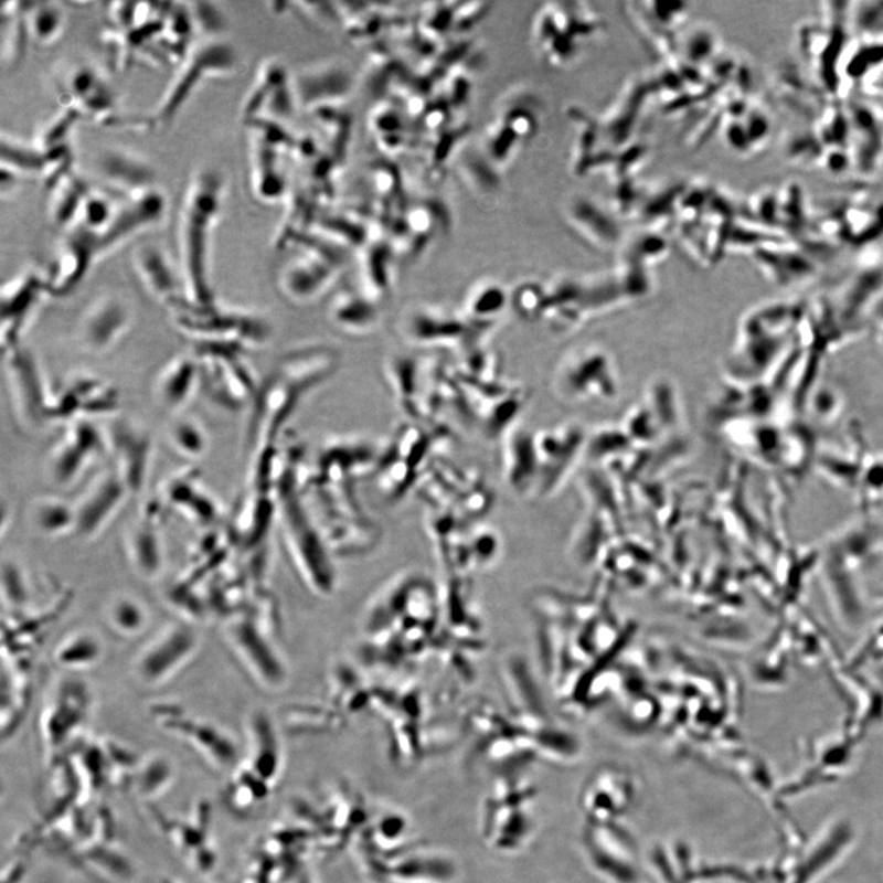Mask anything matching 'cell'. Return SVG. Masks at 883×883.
<instances>
[{"instance_id": "6da1fadb", "label": "cell", "mask_w": 883, "mask_h": 883, "mask_svg": "<svg viewBox=\"0 0 883 883\" xmlns=\"http://www.w3.org/2000/svg\"><path fill=\"white\" fill-rule=\"evenodd\" d=\"M341 364V352L313 344L287 352L254 397L249 439L254 448L279 444L283 429L304 397L330 377Z\"/></svg>"}, {"instance_id": "7a4b0ae2", "label": "cell", "mask_w": 883, "mask_h": 883, "mask_svg": "<svg viewBox=\"0 0 883 883\" xmlns=\"http://www.w3.org/2000/svg\"><path fill=\"white\" fill-rule=\"evenodd\" d=\"M225 192L223 173L214 168L198 170L184 188L177 216L180 272L188 297L201 305L215 302L210 256Z\"/></svg>"}, {"instance_id": "3957f363", "label": "cell", "mask_w": 883, "mask_h": 883, "mask_svg": "<svg viewBox=\"0 0 883 883\" xmlns=\"http://www.w3.org/2000/svg\"><path fill=\"white\" fill-rule=\"evenodd\" d=\"M236 65L237 53L228 42L208 36L194 43L160 102L146 115L129 118L121 116L116 126L155 130L169 127L199 87L214 77L228 75L235 71Z\"/></svg>"}, {"instance_id": "277c9868", "label": "cell", "mask_w": 883, "mask_h": 883, "mask_svg": "<svg viewBox=\"0 0 883 883\" xmlns=\"http://www.w3.org/2000/svg\"><path fill=\"white\" fill-rule=\"evenodd\" d=\"M278 513L280 517L287 551L294 565L306 584L317 595L333 592L336 576L327 556L325 540L309 517L305 502L298 492L297 472L286 474L276 489Z\"/></svg>"}, {"instance_id": "5b68a950", "label": "cell", "mask_w": 883, "mask_h": 883, "mask_svg": "<svg viewBox=\"0 0 883 883\" xmlns=\"http://www.w3.org/2000/svg\"><path fill=\"white\" fill-rule=\"evenodd\" d=\"M166 206L168 202L158 187L121 196L114 217L103 230L96 232L82 228L66 230L62 246L85 267L92 269L106 254L160 224Z\"/></svg>"}, {"instance_id": "8992f818", "label": "cell", "mask_w": 883, "mask_h": 883, "mask_svg": "<svg viewBox=\"0 0 883 883\" xmlns=\"http://www.w3.org/2000/svg\"><path fill=\"white\" fill-rule=\"evenodd\" d=\"M170 309L177 325L201 341L237 342L249 349L263 347L272 338L267 320L236 308H221L216 302L201 305L187 297Z\"/></svg>"}, {"instance_id": "52a82bcc", "label": "cell", "mask_w": 883, "mask_h": 883, "mask_svg": "<svg viewBox=\"0 0 883 883\" xmlns=\"http://www.w3.org/2000/svg\"><path fill=\"white\" fill-rule=\"evenodd\" d=\"M775 304L755 309L744 318L738 330L737 344L728 360V370L734 380L751 381L762 374L780 351L783 340L777 336H786L783 329H790L794 322L795 307Z\"/></svg>"}, {"instance_id": "ba28073f", "label": "cell", "mask_w": 883, "mask_h": 883, "mask_svg": "<svg viewBox=\"0 0 883 883\" xmlns=\"http://www.w3.org/2000/svg\"><path fill=\"white\" fill-rule=\"evenodd\" d=\"M554 391L568 404L614 400L620 392V380L610 353L595 345L572 350L557 364Z\"/></svg>"}, {"instance_id": "9c48e42d", "label": "cell", "mask_w": 883, "mask_h": 883, "mask_svg": "<svg viewBox=\"0 0 883 883\" xmlns=\"http://www.w3.org/2000/svg\"><path fill=\"white\" fill-rule=\"evenodd\" d=\"M403 339L426 349H451L466 353L488 340L460 311L417 305L406 309L400 322Z\"/></svg>"}, {"instance_id": "30bf717a", "label": "cell", "mask_w": 883, "mask_h": 883, "mask_svg": "<svg viewBox=\"0 0 883 883\" xmlns=\"http://www.w3.org/2000/svg\"><path fill=\"white\" fill-rule=\"evenodd\" d=\"M7 374L11 402L22 427L38 429L53 423V395L35 357L17 345L8 349Z\"/></svg>"}, {"instance_id": "8fae6325", "label": "cell", "mask_w": 883, "mask_h": 883, "mask_svg": "<svg viewBox=\"0 0 883 883\" xmlns=\"http://www.w3.org/2000/svg\"><path fill=\"white\" fill-rule=\"evenodd\" d=\"M106 455H109L107 433L88 418L75 419L51 451L50 479L60 488H70Z\"/></svg>"}, {"instance_id": "7c38bea8", "label": "cell", "mask_w": 883, "mask_h": 883, "mask_svg": "<svg viewBox=\"0 0 883 883\" xmlns=\"http://www.w3.org/2000/svg\"><path fill=\"white\" fill-rule=\"evenodd\" d=\"M57 87L63 106L76 110L83 118L115 126L121 117L113 86L92 64L79 62L64 66L57 75Z\"/></svg>"}, {"instance_id": "4fadbf2b", "label": "cell", "mask_w": 883, "mask_h": 883, "mask_svg": "<svg viewBox=\"0 0 883 883\" xmlns=\"http://www.w3.org/2000/svg\"><path fill=\"white\" fill-rule=\"evenodd\" d=\"M199 640L191 627L172 624L164 627L136 658L137 679L147 687H157L183 669L196 653Z\"/></svg>"}, {"instance_id": "5bb4252c", "label": "cell", "mask_w": 883, "mask_h": 883, "mask_svg": "<svg viewBox=\"0 0 883 883\" xmlns=\"http://www.w3.org/2000/svg\"><path fill=\"white\" fill-rule=\"evenodd\" d=\"M135 322L127 298L105 295L85 309L76 329L77 344L91 355H104L124 340Z\"/></svg>"}, {"instance_id": "9a60e30c", "label": "cell", "mask_w": 883, "mask_h": 883, "mask_svg": "<svg viewBox=\"0 0 883 883\" xmlns=\"http://www.w3.org/2000/svg\"><path fill=\"white\" fill-rule=\"evenodd\" d=\"M228 645L234 649L258 683L276 689L284 682L286 673L278 653L269 642L268 632L251 617L236 616L225 628Z\"/></svg>"}, {"instance_id": "2e32d148", "label": "cell", "mask_w": 883, "mask_h": 883, "mask_svg": "<svg viewBox=\"0 0 883 883\" xmlns=\"http://www.w3.org/2000/svg\"><path fill=\"white\" fill-rule=\"evenodd\" d=\"M130 492L114 466L99 471L74 503L75 533L82 538L102 534Z\"/></svg>"}, {"instance_id": "e0dca14e", "label": "cell", "mask_w": 883, "mask_h": 883, "mask_svg": "<svg viewBox=\"0 0 883 883\" xmlns=\"http://www.w3.org/2000/svg\"><path fill=\"white\" fill-rule=\"evenodd\" d=\"M587 438L577 425H565L535 435L539 460L536 494L555 492L585 450Z\"/></svg>"}, {"instance_id": "ac0fdd59", "label": "cell", "mask_w": 883, "mask_h": 883, "mask_svg": "<svg viewBox=\"0 0 883 883\" xmlns=\"http://www.w3.org/2000/svg\"><path fill=\"white\" fill-rule=\"evenodd\" d=\"M118 407V393L113 385L93 375L79 374L53 395V423L70 424L75 419L107 415Z\"/></svg>"}, {"instance_id": "d6986e66", "label": "cell", "mask_w": 883, "mask_h": 883, "mask_svg": "<svg viewBox=\"0 0 883 883\" xmlns=\"http://www.w3.org/2000/svg\"><path fill=\"white\" fill-rule=\"evenodd\" d=\"M389 446L364 438H339L328 444L318 459L316 477L331 482H351L359 475L377 471Z\"/></svg>"}, {"instance_id": "ffe728a7", "label": "cell", "mask_w": 883, "mask_h": 883, "mask_svg": "<svg viewBox=\"0 0 883 883\" xmlns=\"http://www.w3.org/2000/svg\"><path fill=\"white\" fill-rule=\"evenodd\" d=\"M50 295L49 276L33 270L22 273L4 285L2 292L4 348L20 345L22 330L30 317L43 297Z\"/></svg>"}, {"instance_id": "44dd1931", "label": "cell", "mask_w": 883, "mask_h": 883, "mask_svg": "<svg viewBox=\"0 0 883 883\" xmlns=\"http://www.w3.org/2000/svg\"><path fill=\"white\" fill-rule=\"evenodd\" d=\"M109 455L120 478L132 493H138L148 479L151 439L146 430L128 422H118L107 430Z\"/></svg>"}, {"instance_id": "7402d4cb", "label": "cell", "mask_w": 883, "mask_h": 883, "mask_svg": "<svg viewBox=\"0 0 883 883\" xmlns=\"http://www.w3.org/2000/svg\"><path fill=\"white\" fill-rule=\"evenodd\" d=\"M429 358L394 355L386 360L384 371L395 400L415 424L428 425L427 389Z\"/></svg>"}, {"instance_id": "603a6c76", "label": "cell", "mask_w": 883, "mask_h": 883, "mask_svg": "<svg viewBox=\"0 0 883 883\" xmlns=\"http://www.w3.org/2000/svg\"><path fill=\"white\" fill-rule=\"evenodd\" d=\"M337 263L300 259L286 264L278 276V290L294 306L316 304L330 292L337 281Z\"/></svg>"}, {"instance_id": "cb8c5ba5", "label": "cell", "mask_w": 883, "mask_h": 883, "mask_svg": "<svg viewBox=\"0 0 883 883\" xmlns=\"http://www.w3.org/2000/svg\"><path fill=\"white\" fill-rule=\"evenodd\" d=\"M132 264L142 286L160 302L171 308L188 297L181 272L158 246L137 249Z\"/></svg>"}, {"instance_id": "d4e9b609", "label": "cell", "mask_w": 883, "mask_h": 883, "mask_svg": "<svg viewBox=\"0 0 883 883\" xmlns=\"http://www.w3.org/2000/svg\"><path fill=\"white\" fill-rule=\"evenodd\" d=\"M503 477L518 494L535 493L539 460L535 435L524 427L513 426L502 437Z\"/></svg>"}, {"instance_id": "484cf974", "label": "cell", "mask_w": 883, "mask_h": 883, "mask_svg": "<svg viewBox=\"0 0 883 883\" xmlns=\"http://www.w3.org/2000/svg\"><path fill=\"white\" fill-rule=\"evenodd\" d=\"M383 313V305L375 302L361 290H339L330 297L327 317L340 333L363 338L377 330Z\"/></svg>"}, {"instance_id": "4316f807", "label": "cell", "mask_w": 883, "mask_h": 883, "mask_svg": "<svg viewBox=\"0 0 883 883\" xmlns=\"http://www.w3.org/2000/svg\"><path fill=\"white\" fill-rule=\"evenodd\" d=\"M53 698L43 713V737L51 747H58L83 723L91 695L79 682L68 681Z\"/></svg>"}, {"instance_id": "83f0119b", "label": "cell", "mask_w": 883, "mask_h": 883, "mask_svg": "<svg viewBox=\"0 0 883 883\" xmlns=\"http://www.w3.org/2000/svg\"><path fill=\"white\" fill-rule=\"evenodd\" d=\"M108 190L120 196L137 194L157 187L155 172L146 159L125 150H113L99 161Z\"/></svg>"}, {"instance_id": "f1b7e54d", "label": "cell", "mask_w": 883, "mask_h": 883, "mask_svg": "<svg viewBox=\"0 0 883 883\" xmlns=\"http://www.w3.org/2000/svg\"><path fill=\"white\" fill-rule=\"evenodd\" d=\"M201 390V364L193 357L174 359L166 366L157 382L158 402L166 411L179 413Z\"/></svg>"}, {"instance_id": "f546056e", "label": "cell", "mask_w": 883, "mask_h": 883, "mask_svg": "<svg viewBox=\"0 0 883 883\" xmlns=\"http://www.w3.org/2000/svg\"><path fill=\"white\" fill-rule=\"evenodd\" d=\"M510 296L503 287L493 283L475 286L461 306L460 312L485 337H490L501 322Z\"/></svg>"}, {"instance_id": "4dcf8cb0", "label": "cell", "mask_w": 883, "mask_h": 883, "mask_svg": "<svg viewBox=\"0 0 883 883\" xmlns=\"http://www.w3.org/2000/svg\"><path fill=\"white\" fill-rule=\"evenodd\" d=\"M164 724L169 725L171 731L179 732L181 737L198 748L199 753L206 755L209 760L215 762L221 767H225L224 765L230 764L237 755L232 740L214 725L180 717H172Z\"/></svg>"}, {"instance_id": "1f68e13d", "label": "cell", "mask_w": 883, "mask_h": 883, "mask_svg": "<svg viewBox=\"0 0 883 883\" xmlns=\"http://www.w3.org/2000/svg\"><path fill=\"white\" fill-rule=\"evenodd\" d=\"M760 267L769 278L783 286L806 280L815 273L811 262L798 251H792L784 243H772L765 248L755 251Z\"/></svg>"}, {"instance_id": "d6a6232c", "label": "cell", "mask_w": 883, "mask_h": 883, "mask_svg": "<svg viewBox=\"0 0 883 883\" xmlns=\"http://www.w3.org/2000/svg\"><path fill=\"white\" fill-rule=\"evenodd\" d=\"M50 191V214L55 225L64 230L71 228L81 214L91 185L75 170L52 183Z\"/></svg>"}, {"instance_id": "836d02e7", "label": "cell", "mask_w": 883, "mask_h": 883, "mask_svg": "<svg viewBox=\"0 0 883 883\" xmlns=\"http://www.w3.org/2000/svg\"><path fill=\"white\" fill-rule=\"evenodd\" d=\"M31 518L33 525L46 536H62L75 532L74 503L61 497H41L32 506Z\"/></svg>"}, {"instance_id": "e575fe53", "label": "cell", "mask_w": 883, "mask_h": 883, "mask_svg": "<svg viewBox=\"0 0 883 883\" xmlns=\"http://www.w3.org/2000/svg\"><path fill=\"white\" fill-rule=\"evenodd\" d=\"M102 640L91 632H75L64 638L54 650V660L66 670L91 669L103 658Z\"/></svg>"}, {"instance_id": "d590c367", "label": "cell", "mask_w": 883, "mask_h": 883, "mask_svg": "<svg viewBox=\"0 0 883 883\" xmlns=\"http://www.w3.org/2000/svg\"><path fill=\"white\" fill-rule=\"evenodd\" d=\"M29 36L41 46L57 42L65 28V13L55 2H30L25 6Z\"/></svg>"}, {"instance_id": "8d00e7d4", "label": "cell", "mask_w": 883, "mask_h": 883, "mask_svg": "<svg viewBox=\"0 0 883 883\" xmlns=\"http://www.w3.org/2000/svg\"><path fill=\"white\" fill-rule=\"evenodd\" d=\"M151 515L132 529L129 535V557L142 576H153L161 567V545Z\"/></svg>"}, {"instance_id": "74e56055", "label": "cell", "mask_w": 883, "mask_h": 883, "mask_svg": "<svg viewBox=\"0 0 883 883\" xmlns=\"http://www.w3.org/2000/svg\"><path fill=\"white\" fill-rule=\"evenodd\" d=\"M26 2H7L2 9V57L9 65L20 62L31 41L25 19Z\"/></svg>"}, {"instance_id": "f35d334b", "label": "cell", "mask_w": 883, "mask_h": 883, "mask_svg": "<svg viewBox=\"0 0 883 883\" xmlns=\"http://www.w3.org/2000/svg\"><path fill=\"white\" fill-rule=\"evenodd\" d=\"M169 442L175 453L190 460L201 459L209 448L205 428L192 416L180 415L173 419Z\"/></svg>"}, {"instance_id": "ab89813d", "label": "cell", "mask_w": 883, "mask_h": 883, "mask_svg": "<svg viewBox=\"0 0 883 883\" xmlns=\"http://www.w3.org/2000/svg\"><path fill=\"white\" fill-rule=\"evenodd\" d=\"M2 168L17 172L21 177L44 175L47 163L40 149L11 136H2Z\"/></svg>"}, {"instance_id": "60d3db41", "label": "cell", "mask_w": 883, "mask_h": 883, "mask_svg": "<svg viewBox=\"0 0 883 883\" xmlns=\"http://www.w3.org/2000/svg\"><path fill=\"white\" fill-rule=\"evenodd\" d=\"M150 616L146 606L132 596H119L110 603L107 621L121 637H136L146 631Z\"/></svg>"}, {"instance_id": "b9f144b4", "label": "cell", "mask_w": 883, "mask_h": 883, "mask_svg": "<svg viewBox=\"0 0 883 883\" xmlns=\"http://www.w3.org/2000/svg\"><path fill=\"white\" fill-rule=\"evenodd\" d=\"M3 588L4 593H8L11 605L25 604L28 591L18 568L13 566L4 567Z\"/></svg>"}]
</instances>
